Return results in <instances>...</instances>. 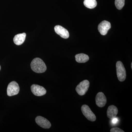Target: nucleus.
<instances>
[{"label": "nucleus", "mask_w": 132, "mask_h": 132, "mask_svg": "<svg viewBox=\"0 0 132 132\" xmlns=\"http://www.w3.org/2000/svg\"><path fill=\"white\" fill-rule=\"evenodd\" d=\"M31 67L32 71L37 73L44 72L47 69V67L45 62L42 59L39 58H35L32 61Z\"/></svg>", "instance_id": "obj_1"}, {"label": "nucleus", "mask_w": 132, "mask_h": 132, "mask_svg": "<svg viewBox=\"0 0 132 132\" xmlns=\"http://www.w3.org/2000/svg\"><path fill=\"white\" fill-rule=\"evenodd\" d=\"M116 68L118 80L121 82H123L126 78V72L124 65L121 61L117 62L116 64Z\"/></svg>", "instance_id": "obj_2"}, {"label": "nucleus", "mask_w": 132, "mask_h": 132, "mask_svg": "<svg viewBox=\"0 0 132 132\" xmlns=\"http://www.w3.org/2000/svg\"><path fill=\"white\" fill-rule=\"evenodd\" d=\"M90 87L89 81L85 80L81 82L77 86L76 90L78 94L80 95H84L87 92Z\"/></svg>", "instance_id": "obj_3"}, {"label": "nucleus", "mask_w": 132, "mask_h": 132, "mask_svg": "<svg viewBox=\"0 0 132 132\" xmlns=\"http://www.w3.org/2000/svg\"><path fill=\"white\" fill-rule=\"evenodd\" d=\"M81 110L83 115L88 120L92 121L96 120V116L87 105H83L81 106Z\"/></svg>", "instance_id": "obj_4"}, {"label": "nucleus", "mask_w": 132, "mask_h": 132, "mask_svg": "<svg viewBox=\"0 0 132 132\" xmlns=\"http://www.w3.org/2000/svg\"><path fill=\"white\" fill-rule=\"evenodd\" d=\"M20 91V87L18 83L15 81L10 82L8 86L7 94L9 96L16 95L19 94Z\"/></svg>", "instance_id": "obj_5"}, {"label": "nucleus", "mask_w": 132, "mask_h": 132, "mask_svg": "<svg viewBox=\"0 0 132 132\" xmlns=\"http://www.w3.org/2000/svg\"><path fill=\"white\" fill-rule=\"evenodd\" d=\"M111 28V24L109 22L106 21H102L98 26V30L102 35H105Z\"/></svg>", "instance_id": "obj_6"}, {"label": "nucleus", "mask_w": 132, "mask_h": 132, "mask_svg": "<svg viewBox=\"0 0 132 132\" xmlns=\"http://www.w3.org/2000/svg\"><path fill=\"white\" fill-rule=\"evenodd\" d=\"M31 90L36 96H42L46 93V90L43 87L37 85H33L31 86Z\"/></svg>", "instance_id": "obj_7"}, {"label": "nucleus", "mask_w": 132, "mask_h": 132, "mask_svg": "<svg viewBox=\"0 0 132 132\" xmlns=\"http://www.w3.org/2000/svg\"><path fill=\"white\" fill-rule=\"evenodd\" d=\"M36 123L41 127L45 129H48L51 127L50 122L46 118L40 116H37L35 119Z\"/></svg>", "instance_id": "obj_8"}, {"label": "nucleus", "mask_w": 132, "mask_h": 132, "mask_svg": "<svg viewBox=\"0 0 132 132\" xmlns=\"http://www.w3.org/2000/svg\"><path fill=\"white\" fill-rule=\"evenodd\" d=\"M96 105L99 107L102 108L105 105L107 102L106 97L102 92H99L95 97Z\"/></svg>", "instance_id": "obj_9"}, {"label": "nucleus", "mask_w": 132, "mask_h": 132, "mask_svg": "<svg viewBox=\"0 0 132 132\" xmlns=\"http://www.w3.org/2000/svg\"><path fill=\"white\" fill-rule=\"evenodd\" d=\"M54 30L55 32L62 38L66 39L69 37V34L68 31L61 26L59 25L55 26Z\"/></svg>", "instance_id": "obj_10"}, {"label": "nucleus", "mask_w": 132, "mask_h": 132, "mask_svg": "<svg viewBox=\"0 0 132 132\" xmlns=\"http://www.w3.org/2000/svg\"><path fill=\"white\" fill-rule=\"evenodd\" d=\"M118 108L115 106L112 105L109 106L107 111V117L111 119L115 118L118 114Z\"/></svg>", "instance_id": "obj_11"}, {"label": "nucleus", "mask_w": 132, "mask_h": 132, "mask_svg": "<svg viewBox=\"0 0 132 132\" xmlns=\"http://www.w3.org/2000/svg\"><path fill=\"white\" fill-rule=\"evenodd\" d=\"M26 33L18 34L15 36L13 39L14 42L16 45H20L23 44L26 39Z\"/></svg>", "instance_id": "obj_12"}, {"label": "nucleus", "mask_w": 132, "mask_h": 132, "mask_svg": "<svg viewBox=\"0 0 132 132\" xmlns=\"http://www.w3.org/2000/svg\"><path fill=\"white\" fill-rule=\"evenodd\" d=\"M76 60L78 63H85L88 61L89 57L87 55L83 53L76 54L75 56Z\"/></svg>", "instance_id": "obj_13"}, {"label": "nucleus", "mask_w": 132, "mask_h": 132, "mask_svg": "<svg viewBox=\"0 0 132 132\" xmlns=\"http://www.w3.org/2000/svg\"><path fill=\"white\" fill-rule=\"evenodd\" d=\"M83 3L85 7L90 9L94 8L97 5L96 0H85Z\"/></svg>", "instance_id": "obj_14"}, {"label": "nucleus", "mask_w": 132, "mask_h": 132, "mask_svg": "<svg viewBox=\"0 0 132 132\" xmlns=\"http://www.w3.org/2000/svg\"><path fill=\"white\" fill-rule=\"evenodd\" d=\"M125 4V0H115V5L116 7L119 10H121Z\"/></svg>", "instance_id": "obj_15"}, {"label": "nucleus", "mask_w": 132, "mask_h": 132, "mask_svg": "<svg viewBox=\"0 0 132 132\" xmlns=\"http://www.w3.org/2000/svg\"><path fill=\"white\" fill-rule=\"evenodd\" d=\"M111 132H124V131L122 130V129L119 128H113L111 129L110 130Z\"/></svg>", "instance_id": "obj_16"}, {"label": "nucleus", "mask_w": 132, "mask_h": 132, "mask_svg": "<svg viewBox=\"0 0 132 132\" xmlns=\"http://www.w3.org/2000/svg\"><path fill=\"white\" fill-rule=\"evenodd\" d=\"M113 119V123H116V122H117V120L116 119L114 118V119Z\"/></svg>", "instance_id": "obj_17"}, {"label": "nucleus", "mask_w": 132, "mask_h": 132, "mask_svg": "<svg viewBox=\"0 0 132 132\" xmlns=\"http://www.w3.org/2000/svg\"><path fill=\"white\" fill-rule=\"evenodd\" d=\"M131 69H132V63H131Z\"/></svg>", "instance_id": "obj_18"}, {"label": "nucleus", "mask_w": 132, "mask_h": 132, "mask_svg": "<svg viewBox=\"0 0 132 132\" xmlns=\"http://www.w3.org/2000/svg\"><path fill=\"white\" fill-rule=\"evenodd\" d=\"M1 66L0 65V71H1Z\"/></svg>", "instance_id": "obj_19"}]
</instances>
